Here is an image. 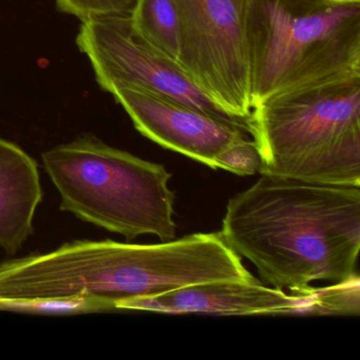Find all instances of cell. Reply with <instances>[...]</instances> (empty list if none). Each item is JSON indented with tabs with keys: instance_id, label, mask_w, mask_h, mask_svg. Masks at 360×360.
Returning a JSON list of instances; mask_svg holds the SVG:
<instances>
[{
	"instance_id": "15",
	"label": "cell",
	"mask_w": 360,
	"mask_h": 360,
	"mask_svg": "<svg viewBox=\"0 0 360 360\" xmlns=\"http://www.w3.org/2000/svg\"><path fill=\"white\" fill-rule=\"evenodd\" d=\"M320 1H328V3H349V1H360V0H320Z\"/></svg>"
},
{
	"instance_id": "5",
	"label": "cell",
	"mask_w": 360,
	"mask_h": 360,
	"mask_svg": "<svg viewBox=\"0 0 360 360\" xmlns=\"http://www.w3.org/2000/svg\"><path fill=\"white\" fill-rule=\"evenodd\" d=\"M60 195V210L127 240L153 235L176 239L172 174L162 164L105 144L91 134L43 155Z\"/></svg>"
},
{
	"instance_id": "13",
	"label": "cell",
	"mask_w": 360,
	"mask_h": 360,
	"mask_svg": "<svg viewBox=\"0 0 360 360\" xmlns=\"http://www.w3.org/2000/svg\"><path fill=\"white\" fill-rule=\"evenodd\" d=\"M261 155L255 141L244 138L223 149L214 161V169H223L238 176H252L260 170Z\"/></svg>"
},
{
	"instance_id": "4",
	"label": "cell",
	"mask_w": 360,
	"mask_h": 360,
	"mask_svg": "<svg viewBox=\"0 0 360 360\" xmlns=\"http://www.w3.org/2000/svg\"><path fill=\"white\" fill-rule=\"evenodd\" d=\"M252 108L271 96L360 75V1L250 0Z\"/></svg>"
},
{
	"instance_id": "14",
	"label": "cell",
	"mask_w": 360,
	"mask_h": 360,
	"mask_svg": "<svg viewBox=\"0 0 360 360\" xmlns=\"http://www.w3.org/2000/svg\"><path fill=\"white\" fill-rule=\"evenodd\" d=\"M58 9L82 22L104 16L132 14L138 0H56Z\"/></svg>"
},
{
	"instance_id": "2",
	"label": "cell",
	"mask_w": 360,
	"mask_h": 360,
	"mask_svg": "<svg viewBox=\"0 0 360 360\" xmlns=\"http://www.w3.org/2000/svg\"><path fill=\"white\" fill-rule=\"evenodd\" d=\"M220 233L271 288L343 281L357 274L360 186L261 174L229 200Z\"/></svg>"
},
{
	"instance_id": "3",
	"label": "cell",
	"mask_w": 360,
	"mask_h": 360,
	"mask_svg": "<svg viewBox=\"0 0 360 360\" xmlns=\"http://www.w3.org/2000/svg\"><path fill=\"white\" fill-rule=\"evenodd\" d=\"M259 174L360 186V75L271 96L252 108Z\"/></svg>"
},
{
	"instance_id": "7",
	"label": "cell",
	"mask_w": 360,
	"mask_h": 360,
	"mask_svg": "<svg viewBox=\"0 0 360 360\" xmlns=\"http://www.w3.org/2000/svg\"><path fill=\"white\" fill-rule=\"evenodd\" d=\"M77 47L86 54L96 82L105 91L141 88L164 94L183 104L248 127L212 102L176 60L145 41L132 24L131 14L82 22Z\"/></svg>"
},
{
	"instance_id": "6",
	"label": "cell",
	"mask_w": 360,
	"mask_h": 360,
	"mask_svg": "<svg viewBox=\"0 0 360 360\" xmlns=\"http://www.w3.org/2000/svg\"><path fill=\"white\" fill-rule=\"evenodd\" d=\"M179 64L193 83L250 131L248 22L250 0H176Z\"/></svg>"
},
{
	"instance_id": "9",
	"label": "cell",
	"mask_w": 360,
	"mask_h": 360,
	"mask_svg": "<svg viewBox=\"0 0 360 360\" xmlns=\"http://www.w3.org/2000/svg\"><path fill=\"white\" fill-rule=\"evenodd\" d=\"M305 302V294L284 290L254 281L225 280L176 288L125 303L121 309L163 314H205L218 316H286Z\"/></svg>"
},
{
	"instance_id": "11",
	"label": "cell",
	"mask_w": 360,
	"mask_h": 360,
	"mask_svg": "<svg viewBox=\"0 0 360 360\" xmlns=\"http://www.w3.org/2000/svg\"><path fill=\"white\" fill-rule=\"evenodd\" d=\"M131 20L145 41L179 63L181 25L176 0H138Z\"/></svg>"
},
{
	"instance_id": "1",
	"label": "cell",
	"mask_w": 360,
	"mask_h": 360,
	"mask_svg": "<svg viewBox=\"0 0 360 360\" xmlns=\"http://www.w3.org/2000/svg\"><path fill=\"white\" fill-rule=\"evenodd\" d=\"M242 275L243 263L221 233L157 244L79 240L1 263L0 307L121 309L134 299Z\"/></svg>"
},
{
	"instance_id": "10",
	"label": "cell",
	"mask_w": 360,
	"mask_h": 360,
	"mask_svg": "<svg viewBox=\"0 0 360 360\" xmlns=\"http://www.w3.org/2000/svg\"><path fill=\"white\" fill-rule=\"evenodd\" d=\"M43 200L37 162L0 138V248L14 255L33 235V219Z\"/></svg>"
},
{
	"instance_id": "8",
	"label": "cell",
	"mask_w": 360,
	"mask_h": 360,
	"mask_svg": "<svg viewBox=\"0 0 360 360\" xmlns=\"http://www.w3.org/2000/svg\"><path fill=\"white\" fill-rule=\"evenodd\" d=\"M111 94L143 136L210 168L223 149L245 136L237 124L164 94L134 87L117 88Z\"/></svg>"
},
{
	"instance_id": "12",
	"label": "cell",
	"mask_w": 360,
	"mask_h": 360,
	"mask_svg": "<svg viewBox=\"0 0 360 360\" xmlns=\"http://www.w3.org/2000/svg\"><path fill=\"white\" fill-rule=\"evenodd\" d=\"M303 292L305 302L288 311L286 316H359L360 279L358 273L324 288L311 286Z\"/></svg>"
}]
</instances>
